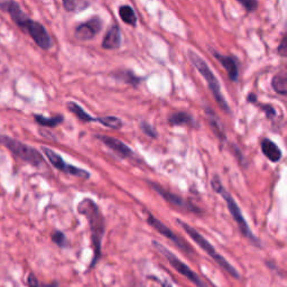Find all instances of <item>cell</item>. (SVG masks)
I'll use <instances>...</instances> for the list:
<instances>
[{
	"label": "cell",
	"instance_id": "cell-1",
	"mask_svg": "<svg viewBox=\"0 0 287 287\" xmlns=\"http://www.w3.org/2000/svg\"><path fill=\"white\" fill-rule=\"evenodd\" d=\"M0 10L7 13L11 20L22 32L28 34L39 48L47 50L53 47V39L46 31V28L41 22L30 18L22 11L20 5L16 0H0Z\"/></svg>",
	"mask_w": 287,
	"mask_h": 287
},
{
	"label": "cell",
	"instance_id": "cell-2",
	"mask_svg": "<svg viewBox=\"0 0 287 287\" xmlns=\"http://www.w3.org/2000/svg\"><path fill=\"white\" fill-rule=\"evenodd\" d=\"M77 212L86 217L90 226L94 251V256L92 258L91 266L90 267H93L95 263L100 259L101 256V243H102V238L106 231L105 217L102 213H101L99 206L95 204V202L91 199H83L80 203L77 204Z\"/></svg>",
	"mask_w": 287,
	"mask_h": 287
},
{
	"label": "cell",
	"instance_id": "cell-3",
	"mask_svg": "<svg viewBox=\"0 0 287 287\" xmlns=\"http://www.w3.org/2000/svg\"><path fill=\"white\" fill-rule=\"evenodd\" d=\"M211 188L216 193H218L219 195H221L223 200L227 202V206L229 209L230 215L232 216L236 223L238 224L240 232L243 233L247 239H249L251 243H254L255 245L259 246L260 245L259 240H258L254 236V233L251 232L248 223L246 222L245 218L243 216V212H241L239 205L237 204V202H236V200L232 198L231 194H230L228 191L223 188V185L221 183V179H220V177L217 175V174H216V175H213V177L211 179Z\"/></svg>",
	"mask_w": 287,
	"mask_h": 287
},
{
	"label": "cell",
	"instance_id": "cell-4",
	"mask_svg": "<svg viewBox=\"0 0 287 287\" xmlns=\"http://www.w3.org/2000/svg\"><path fill=\"white\" fill-rule=\"evenodd\" d=\"M188 58L195 69L200 72V74L204 77V80L207 83V87H209L213 98L216 99L219 107H220L223 111H226L227 114H230L231 110H230L229 105L226 101V98H224V95L222 94L220 83H219V80L215 75V73L212 72L209 65L206 64V62L202 59L198 53H195L192 49L188 50Z\"/></svg>",
	"mask_w": 287,
	"mask_h": 287
},
{
	"label": "cell",
	"instance_id": "cell-5",
	"mask_svg": "<svg viewBox=\"0 0 287 287\" xmlns=\"http://www.w3.org/2000/svg\"><path fill=\"white\" fill-rule=\"evenodd\" d=\"M176 222H177L178 226H181L184 231L190 236L191 239H192L196 245L200 246L202 250H204L205 252H207L212 259L217 262L219 264V266L223 268L224 271H226L230 275V276H232V277L237 278V279L240 278V275L237 272V269H236L232 265H230V263L226 259V258L219 254V252L215 249V247H213L209 243V241H207L203 237V236H202L200 232L196 231V230L193 227H191L190 224H188L187 222H184L182 220H179V219H176Z\"/></svg>",
	"mask_w": 287,
	"mask_h": 287
},
{
	"label": "cell",
	"instance_id": "cell-6",
	"mask_svg": "<svg viewBox=\"0 0 287 287\" xmlns=\"http://www.w3.org/2000/svg\"><path fill=\"white\" fill-rule=\"evenodd\" d=\"M0 144L8 148L16 157L28 163V164L35 167H39L44 164L43 155L32 146H28L15 138L4 136V135H0Z\"/></svg>",
	"mask_w": 287,
	"mask_h": 287
},
{
	"label": "cell",
	"instance_id": "cell-7",
	"mask_svg": "<svg viewBox=\"0 0 287 287\" xmlns=\"http://www.w3.org/2000/svg\"><path fill=\"white\" fill-rule=\"evenodd\" d=\"M151 244H153V246L155 247V249L159 250L161 254L166 258L167 262L170 263V265L175 269L177 273L181 274L185 278H188L190 282H192L196 287H206L205 284L202 282V279L198 276V274H195L192 269L185 265L182 260H179L173 252H171L166 248V247H164L160 243H157V241H153Z\"/></svg>",
	"mask_w": 287,
	"mask_h": 287
},
{
	"label": "cell",
	"instance_id": "cell-8",
	"mask_svg": "<svg viewBox=\"0 0 287 287\" xmlns=\"http://www.w3.org/2000/svg\"><path fill=\"white\" fill-rule=\"evenodd\" d=\"M42 151L45 157H47V160L49 161L50 164H52L56 170H59L65 174H69L71 176H75L82 179L90 178L89 172H87L86 170H82V168L67 164V163L62 159L58 153H55L53 149H50L48 147H42Z\"/></svg>",
	"mask_w": 287,
	"mask_h": 287
},
{
	"label": "cell",
	"instance_id": "cell-9",
	"mask_svg": "<svg viewBox=\"0 0 287 287\" xmlns=\"http://www.w3.org/2000/svg\"><path fill=\"white\" fill-rule=\"evenodd\" d=\"M147 183L149 184V187L151 189H154L156 192L159 193L161 196H163L164 200H166L170 204L178 207V209H182V210L189 211V212H193V213H201L202 212L198 206H195L194 204L191 203V202L184 200L182 196L170 192V191H167L164 188H162L161 185H159L157 183H154L151 181H147Z\"/></svg>",
	"mask_w": 287,
	"mask_h": 287
},
{
	"label": "cell",
	"instance_id": "cell-10",
	"mask_svg": "<svg viewBox=\"0 0 287 287\" xmlns=\"http://www.w3.org/2000/svg\"><path fill=\"white\" fill-rule=\"evenodd\" d=\"M147 222L150 227H153L156 230L157 232H160L167 239L172 240L179 249H182L185 252H192V248H191L187 241L183 240L181 237H178V236L174 233L170 228L166 227L164 223H163L161 220H159L157 218H155L153 215H150V213L147 216Z\"/></svg>",
	"mask_w": 287,
	"mask_h": 287
},
{
	"label": "cell",
	"instance_id": "cell-11",
	"mask_svg": "<svg viewBox=\"0 0 287 287\" xmlns=\"http://www.w3.org/2000/svg\"><path fill=\"white\" fill-rule=\"evenodd\" d=\"M101 30H102V20L100 17H93V18L77 25L74 31V35L79 41L86 42L94 38Z\"/></svg>",
	"mask_w": 287,
	"mask_h": 287
},
{
	"label": "cell",
	"instance_id": "cell-12",
	"mask_svg": "<svg viewBox=\"0 0 287 287\" xmlns=\"http://www.w3.org/2000/svg\"><path fill=\"white\" fill-rule=\"evenodd\" d=\"M94 137L114 151L116 155L119 156L120 159H128V157L134 156V151L132 150V148L125 143H122L120 139L111 136H106V135H95Z\"/></svg>",
	"mask_w": 287,
	"mask_h": 287
},
{
	"label": "cell",
	"instance_id": "cell-13",
	"mask_svg": "<svg viewBox=\"0 0 287 287\" xmlns=\"http://www.w3.org/2000/svg\"><path fill=\"white\" fill-rule=\"evenodd\" d=\"M212 55L220 62L221 65L224 67V70L227 71L228 76L232 82H237L239 80V67L237 64V61L232 56H226L217 52L216 49L211 48Z\"/></svg>",
	"mask_w": 287,
	"mask_h": 287
},
{
	"label": "cell",
	"instance_id": "cell-14",
	"mask_svg": "<svg viewBox=\"0 0 287 287\" xmlns=\"http://www.w3.org/2000/svg\"><path fill=\"white\" fill-rule=\"evenodd\" d=\"M121 45V32L118 25H112L102 39V48L116 49Z\"/></svg>",
	"mask_w": 287,
	"mask_h": 287
},
{
	"label": "cell",
	"instance_id": "cell-15",
	"mask_svg": "<svg viewBox=\"0 0 287 287\" xmlns=\"http://www.w3.org/2000/svg\"><path fill=\"white\" fill-rule=\"evenodd\" d=\"M262 151L263 154L266 156V159H268L273 163H277L282 160V150H280L278 146L271 139L265 138L262 140Z\"/></svg>",
	"mask_w": 287,
	"mask_h": 287
},
{
	"label": "cell",
	"instance_id": "cell-16",
	"mask_svg": "<svg viewBox=\"0 0 287 287\" xmlns=\"http://www.w3.org/2000/svg\"><path fill=\"white\" fill-rule=\"evenodd\" d=\"M168 123L171 126H190V127H196V123L194 118L191 116L189 112L185 111H178L174 112L173 115L168 117Z\"/></svg>",
	"mask_w": 287,
	"mask_h": 287
},
{
	"label": "cell",
	"instance_id": "cell-17",
	"mask_svg": "<svg viewBox=\"0 0 287 287\" xmlns=\"http://www.w3.org/2000/svg\"><path fill=\"white\" fill-rule=\"evenodd\" d=\"M205 115L207 117V120H209L210 126L212 128L213 133H215L217 136L220 138V140H226V132H224V128L221 120L219 119V117L217 114L213 111L210 107H205Z\"/></svg>",
	"mask_w": 287,
	"mask_h": 287
},
{
	"label": "cell",
	"instance_id": "cell-18",
	"mask_svg": "<svg viewBox=\"0 0 287 287\" xmlns=\"http://www.w3.org/2000/svg\"><path fill=\"white\" fill-rule=\"evenodd\" d=\"M118 13H119L120 18L123 22H125V24L132 26V27L137 26V16L132 6H129V5L120 6L119 11H118Z\"/></svg>",
	"mask_w": 287,
	"mask_h": 287
},
{
	"label": "cell",
	"instance_id": "cell-19",
	"mask_svg": "<svg viewBox=\"0 0 287 287\" xmlns=\"http://www.w3.org/2000/svg\"><path fill=\"white\" fill-rule=\"evenodd\" d=\"M67 109L70 112H72L73 115H75L77 119H80L81 121L84 122H97V118H93L92 116H90L88 112L84 110L81 106H79L76 102H73V101H69L66 103Z\"/></svg>",
	"mask_w": 287,
	"mask_h": 287
},
{
	"label": "cell",
	"instance_id": "cell-20",
	"mask_svg": "<svg viewBox=\"0 0 287 287\" xmlns=\"http://www.w3.org/2000/svg\"><path fill=\"white\" fill-rule=\"evenodd\" d=\"M112 76H114L115 79H117V80H120V81H123V82H126V83L132 84L133 87H138V84L142 83V81H143L142 77L137 76L132 71H119V72H116V73H114V74H112Z\"/></svg>",
	"mask_w": 287,
	"mask_h": 287
},
{
	"label": "cell",
	"instance_id": "cell-21",
	"mask_svg": "<svg viewBox=\"0 0 287 287\" xmlns=\"http://www.w3.org/2000/svg\"><path fill=\"white\" fill-rule=\"evenodd\" d=\"M34 119H35V121L38 123V125H41L43 127L54 128L56 126L61 125V123L64 121V117L58 115V116H54L50 118H46L42 115H35L34 116Z\"/></svg>",
	"mask_w": 287,
	"mask_h": 287
},
{
	"label": "cell",
	"instance_id": "cell-22",
	"mask_svg": "<svg viewBox=\"0 0 287 287\" xmlns=\"http://www.w3.org/2000/svg\"><path fill=\"white\" fill-rule=\"evenodd\" d=\"M272 87L275 90V92H277L278 94L285 95L287 93V79L285 72L278 73L273 77Z\"/></svg>",
	"mask_w": 287,
	"mask_h": 287
},
{
	"label": "cell",
	"instance_id": "cell-23",
	"mask_svg": "<svg viewBox=\"0 0 287 287\" xmlns=\"http://www.w3.org/2000/svg\"><path fill=\"white\" fill-rule=\"evenodd\" d=\"M62 4H63L64 9L69 13L84 10L89 6L87 0H62Z\"/></svg>",
	"mask_w": 287,
	"mask_h": 287
},
{
	"label": "cell",
	"instance_id": "cell-24",
	"mask_svg": "<svg viewBox=\"0 0 287 287\" xmlns=\"http://www.w3.org/2000/svg\"><path fill=\"white\" fill-rule=\"evenodd\" d=\"M97 122L101 123V125H103L105 127L115 129V131H118V129L122 128V126H123V122L120 118L115 117V116H107V117L97 118Z\"/></svg>",
	"mask_w": 287,
	"mask_h": 287
},
{
	"label": "cell",
	"instance_id": "cell-25",
	"mask_svg": "<svg viewBox=\"0 0 287 287\" xmlns=\"http://www.w3.org/2000/svg\"><path fill=\"white\" fill-rule=\"evenodd\" d=\"M52 240L54 244L61 247V248H64V247L67 246V239L65 237V234L62 231H59V230H55V231L52 233Z\"/></svg>",
	"mask_w": 287,
	"mask_h": 287
},
{
	"label": "cell",
	"instance_id": "cell-26",
	"mask_svg": "<svg viewBox=\"0 0 287 287\" xmlns=\"http://www.w3.org/2000/svg\"><path fill=\"white\" fill-rule=\"evenodd\" d=\"M140 129H142V132L146 135V136H148L150 138H156L157 137V133L154 129V127L149 125L148 122H146V121L140 122Z\"/></svg>",
	"mask_w": 287,
	"mask_h": 287
},
{
	"label": "cell",
	"instance_id": "cell-27",
	"mask_svg": "<svg viewBox=\"0 0 287 287\" xmlns=\"http://www.w3.org/2000/svg\"><path fill=\"white\" fill-rule=\"evenodd\" d=\"M237 2H239L241 5L244 6L245 9L247 11H254L257 9L258 7V2L257 0H237Z\"/></svg>",
	"mask_w": 287,
	"mask_h": 287
},
{
	"label": "cell",
	"instance_id": "cell-28",
	"mask_svg": "<svg viewBox=\"0 0 287 287\" xmlns=\"http://www.w3.org/2000/svg\"><path fill=\"white\" fill-rule=\"evenodd\" d=\"M260 108L264 112H265L267 118H271L272 119V118L276 116V110H275L274 107L271 105H260Z\"/></svg>",
	"mask_w": 287,
	"mask_h": 287
},
{
	"label": "cell",
	"instance_id": "cell-29",
	"mask_svg": "<svg viewBox=\"0 0 287 287\" xmlns=\"http://www.w3.org/2000/svg\"><path fill=\"white\" fill-rule=\"evenodd\" d=\"M286 41H287V36L284 35L283 38H282V42H280V45L277 48L278 54L280 56H283V58L287 55V43H286Z\"/></svg>",
	"mask_w": 287,
	"mask_h": 287
},
{
	"label": "cell",
	"instance_id": "cell-30",
	"mask_svg": "<svg viewBox=\"0 0 287 287\" xmlns=\"http://www.w3.org/2000/svg\"><path fill=\"white\" fill-rule=\"evenodd\" d=\"M27 284H28V286H30V287H41V285H39L38 279L36 278V276L33 273H31L30 275H28Z\"/></svg>",
	"mask_w": 287,
	"mask_h": 287
},
{
	"label": "cell",
	"instance_id": "cell-31",
	"mask_svg": "<svg viewBox=\"0 0 287 287\" xmlns=\"http://www.w3.org/2000/svg\"><path fill=\"white\" fill-rule=\"evenodd\" d=\"M247 101L251 103H257V95L255 93H249L247 97Z\"/></svg>",
	"mask_w": 287,
	"mask_h": 287
},
{
	"label": "cell",
	"instance_id": "cell-32",
	"mask_svg": "<svg viewBox=\"0 0 287 287\" xmlns=\"http://www.w3.org/2000/svg\"><path fill=\"white\" fill-rule=\"evenodd\" d=\"M163 287H172V284H170L168 282H164L163 283Z\"/></svg>",
	"mask_w": 287,
	"mask_h": 287
}]
</instances>
